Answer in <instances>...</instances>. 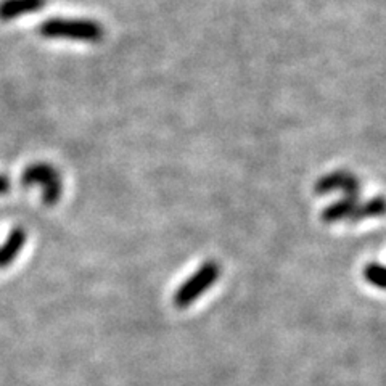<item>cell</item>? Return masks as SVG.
<instances>
[{
    "label": "cell",
    "instance_id": "cell-3",
    "mask_svg": "<svg viewBox=\"0 0 386 386\" xmlns=\"http://www.w3.org/2000/svg\"><path fill=\"white\" fill-rule=\"evenodd\" d=\"M23 184L34 185L40 184L44 187V202L47 204H54L61 197V182L58 172L55 171L50 164L39 163L31 164L23 172Z\"/></svg>",
    "mask_w": 386,
    "mask_h": 386
},
{
    "label": "cell",
    "instance_id": "cell-6",
    "mask_svg": "<svg viewBox=\"0 0 386 386\" xmlns=\"http://www.w3.org/2000/svg\"><path fill=\"white\" fill-rule=\"evenodd\" d=\"M359 204H360L359 198L343 197L341 200H338V202L327 206V208L322 211L321 218L323 223H327V224L338 223V220H343V219L353 220L354 214H356V211L359 208Z\"/></svg>",
    "mask_w": 386,
    "mask_h": 386
},
{
    "label": "cell",
    "instance_id": "cell-9",
    "mask_svg": "<svg viewBox=\"0 0 386 386\" xmlns=\"http://www.w3.org/2000/svg\"><path fill=\"white\" fill-rule=\"evenodd\" d=\"M364 275L365 279H367V282L372 283V285L378 288L385 287V267L382 264H378V262H372V264L365 267Z\"/></svg>",
    "mask_w": 386,
    "mask_h": 386
},
{
    "label": "cell",
    "instance_id": "cell-5",
    "mask_svg": "<svg viewBox=\"0 0 386 386\" xmlns=\"http://www.w3.org/2000/svg\"><path fill=\"white\" fill-rule=\"evenodd\" d=\"M47 0H2L0 2V19L12 22L23 15H29L42 10Z\"/></svg>",
    "mask_w": 386,
    "mask_h": 386
},
{
    "label": "cell",
    "instance_id": "cell-10",
    "mask_svg": "<svg viewBox=\"0 0 386 386\" xmlns=\"http://www.w3.org/2000/svg\"><path fill=\"white\" fill-rule=\"evenodd\" d=\"M8 179L7 177H3V176H0V193H5L8 190Z\"/></svg>",
    "mask_w": 386,
    "mask_h": 386
},
{
    "label": "cell",
    "instance_id": "cell-7",
    "mask_svg": "<svg viewBox=\"0 0 386 386\" xmlns=\"http://www.w3.org/2000/svg\"><path fill=\"white\" fill-rule=\"evenodd\" d=\"M26 241V232L23 229H15L12 235L8 236L7 243L0 250V266H7L8 262L15 259V256L18 255V251L23 248Z\"/></svg>",
    "mask_w": 386,
    "mask_h": 386
},
{
    "label": "cell",
    "instance_id": "cell-8",
    "mask_svg": "<svg viewBox=\"0 0 386 386\" xmlns=\"http://www.w3.org/2000/svg\"><path fill=\"white\" fill-rule=\"evenodd\" d=\"M383 213H385V198L382 195H378V197L359 204L353 220L356 223V220H360L364 218H380V216H383Z\"/></svg>",
    "mask_w": 386,
    "mask_h": 386
},
{
    "label": "cell",
    "instance_id": "cell-1",
    "mask_svg": "<svg viewBox=\"0 0 386 386\" xmlns=\"http://www.w3.org/2000/svg\"><path fill=\"white\" fill-rule=\"evenodd\" d=\"M39 34L45 39H70L97 44L103 34L102 24L86 18H50L39 26Z\"/></svg>",
    "mask_w": 386,
    "mask_h": 386
},
{
    "label": "cell",
    "instance_id": "cell-2",
    "mask_svg": "<svg viewBox=\"0 0 386 386\" xmlns=\"http://www.w3.org/2000/svg\"><path fill=\"white\" fill-rule=\"evenodd\" d=\"M220 277V266L214 261H208L195 272L192 277H188L176 293H174V305L177 307H187L198 300L206 290H209L214 285V282Z\"/></svg>",
    "mask_w": 386,
    "mask_h": 386
},
{
    "label": "cell",
    "instance_id": "cell-4",
    "mask_svg": "<svg viewBox=\"0 0 386 386\" xmlns=\"http://www.w3.org/2000/svg\"><path fill=\"white\" fill-rule=\"evenodd\" d=\"M335 190H343L344 197H354L359 198L360 195V184L356 176L346 171H335L327 174L317 180L314 185V192L317 195H327Z\"/></svg>",
    "mask_w": 386,
    "mask_h": 386
}]
</instances>
